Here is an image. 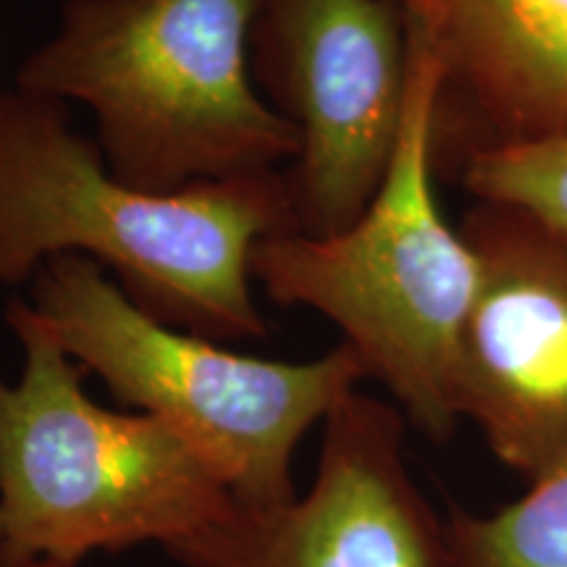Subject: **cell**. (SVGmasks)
Listing matches in <instances>:
<instances>
[{
	"label": "cell",
	"instance_id": "cell-12",
	"mask_svg": "<svg viewBox=\"0 0 567 567\" xmlns=\"http://www.w3.org/2000/svg\"><path fill=\"white\" fill-rule=\"evenodd\" d=\"M0 567H76V565L51 563V559H32V563H0Z\"/></svg>",
	"mask_w": 567,
	"mask_h": 567
},
{
	"label": "cell",
	"instance_id": "cell-4",
	"mask_svg": "<svg viewBox=\"0 0 567 567\" xmlns=\"http://www.w3.org/2000/svg\"><path fill=\"white\" fill-rule=\"evenodd\" d=\"M6 321L24 365L0 379V563L172 551L229 513L231 488L187 439L92 400L30 300L13 297Z\"/></svg>",
	"mask_w": 567,
	"mask_h": 567
},
{
	"label": "cell",
	"instance_id": "cell-10",
	"mask_svg": "<svg viewBox=\"0 0 567 567\" xmlns=\"http://www.w3.org/2000/svg\"><path fill=\"white\" fill-rule=\"evenodd\" d=\"M446 567H567V455L492 513L452 507Z\"/></svg>",
	"mask_w": 567,
	"mask_h": 567
},
{
	"label": "cell",
	"instance_id": "cell-3",
	"mask_svg": "<svg viewBox=\"0 0 567 567\" xmlns=\"http://www.w3.org/2000/svg\"><path fill=\"white\" fill-rule=\"evenodd\" d=\"M436 95L434 61L410 40L405 116L371 205L331 237L260 239L250 274L274 302L329 318L405 421L431 442H446L460 425L457 347L481 268L436 200Z\"/></svg>",
	"mask_w": 567,
	"mask_h": 567
},
{
	"label": "cell",
	"instance_id": "cell-11",
	"mask_svg": "<svg viewBox=\"0 0 567 567\" xmlns=\"http://www.w3.org/2000/svg\"><path fill=\"white\" fill-rule=\"evenodd\" d=\"M455 176L473 203L523 210L567 237V137L484 147Z\"/></svg>",
	"mask_w": 567,
	"mask_h": 567
},
{
	"label": "cell",
	"instance_id": "cell-9",
	"mask_svg": "<svg viewBox=\"0 0 567 567\" xmlns=\"http://www.w3.org/2000/svg\"><path fill=\"white\" fill-rule=\"evenodd\" d=\"M439 71L436 172L567 137V0H396Z\"/></svg>",
	"mask_w": 567,
	"mask_h": 567
},
{
	"label": "cell",
	"instance_id": "cell-6",
	"mask_svg": "<svg viewBox=\"0 0 567 567\" xmlns=\"http://www.w3.org/2000/svg\"><path fill=\"white\" fill-rule=\"evenodd\" d=\"M252 76L295 126L297 231L331 237L358 221L392 166L410 80L396 0H258Z\"/></svg>",
	"mask_w": 567,
	"mask_h": 567
},
{
	"label": "cell",
	"instance_id": "cell-7",
	"mask_svg": "<svg viewBox=\"0 0 567 567\" xmlns=\"http://www.w3.org/2000/svg\"><path fill=\"white\" fill-rule=\"evenodd\" d=\"M394 402L352 392L323 421L313 484L292 502H234L174 547L182 567H446L444 517L410 471Z\"/></svg>",
	"mask_w": 567,
	"mask_h": 567
},
{
	"label": "cell",
	"instance_id": "cell-5",
	"mask_svg": "<svg viewBox=\"0 0 567 567\" xmlns=\"http://www.w3.org/2000/svg\"><path fill=\"white\" fill-rule=\"evenodd\" d=\"M30 305L84 373L187 439L250 507L295 499L297 446L368 379L344 342L287 363L174 329L82 255L48 260L32 279Z\"/></svg>",
	"mask_w": 567,
	"mask_h": 567
},
{
	"label": "cell",
	"instance_id": "cell-1",
	"mask_svg": "<svg viewBox=\"0 0 567 567\" xmlns=\"http://www.w3.org/2000/svg\"><path fill=\"white\" fill-rule=\"evenodd\" d=\"M297 231L287 174L266 172L153 193L118 179L71 130L66 103L0 90V284L32 281L82 255L118 276L142 310L216 342L264 339L255 245Z\"/></svg>",
	"mask_w": 567,
	"mask_h": 567
},
{
	"label": "cell",
	"instance_id": "cell-8",
	"mask_svg": "<svg viewBox=\"0 0 567 567\" xmlns=\"http://www.w3.org/2000/svg\"><path fill=\"white\" fill-rule=\"evenodd\" d=\"M478 295L455 363L460 423L523 481L567 455V237L507 205L460 221Z\"/></svg>",
	"mask_w": 567,
	"mask_h": 567
},
{
	"label": "cell",
	"instance_id": "cell-2",
	"mask_svg": "<svg viewBox=\"0 0 567 567\" xmlns=\"http://www.w3.org/2000/svg\"><path fill=\"white\" fill-rule=\"evenodd\" d=\"M258 0H66L17 87L82 103L118 179L153 193L279 172L295 126L252 76Z\"/></svg>",
	"mask_w": 567,
	"mask_h": 567
}]
</instances>
